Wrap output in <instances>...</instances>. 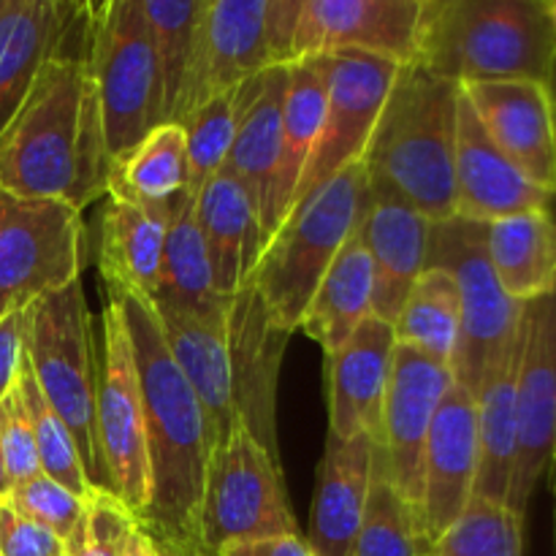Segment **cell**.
<instances>
[{
  "label": "cell",
  "instance_id": "21",
  "mask_svg": "<svg viewBox=\"0 0 556 556\" xmlns=\"http://www.w3.org/2000/svg\"><path fill=\"white\" fill-rule=\"evenodd\" d=\"M456 215L470 223H494L521 212H554L556 195L519 172L478 123L459 87L456 112Z\"/></svg>",
  "mask_w": 556,
  "mask_h": 556
},
{
  "label": "cell",
  "instance_id": "3",
  "mask_svg": "<svg viewBox=\"0 0 556 556\" xmlns=\"http://www.w3.org/2000/svg\"><path fill=\"white\" fill-rule=\"evenodd\" d=\"M456 112L459 85L402 65L364 152L369 185L391 190L429 223L456 215Z\"/></svg>",
  "mask_w": 556,
  "mask_h": 556
},
{
  "label": "cell",
  "instance_id": "56",
  "mask_svg": "<svg viewBox=\"0 0 556 556\" xmlns=\"http://www.w3.org/2000/svg\"><path fill=\"white\" fill-rule=\"evenodd\" d=\"M3 315H9V313H0V318H3Z\"/></svg>",
  "mask_w": 556,
  "mask_h": 556
},
{
  "label": "cell",
  "instance_id": "17",
  "mask_svg": "<svg viewBox=\"0 0 556 556\" xmlns=\"http://www.w3.org/2000/svg\"><path fill=\"white\" fill-rule=\"evenodd\" d=\"M478 418L476 396L459 383L448 389L429 427L421 465L418 527L432 548L434 541L465 514L476 497Z\"/></svg>",
  "mask_w": 556,
  "mask_h": 556
},
{
  "label": "cell",
  "instance_id": "43",
  "mask_svg": "<svg viewBox=\"0 0 556 556\" xmlns=\"http://www.w3.org/2000/svg\"><path fill=\"white\" fill-rule=\"evenodd\" d=\"M0 451H3L5 478L9 489L16 483H25L30 478L41 476V462H38L36 438H33L30 418L22 405L20 391L14 389L0 400Z\"/></svg>",
  "mask_w": 556,
  "mask_h": 556
},
{
  "label": "cell",
  "instance_id": "41",
  "mask_svg": "<svg viewBox=\"0 0 556 556\" xmlns=\"http://www.w3.org/2000/svg\"><path fill=\"white\" fill-rule=\"evenodd\" d=\"M139 525L117 494L92 489L79 527L63 543L65 556H123L130 532Z\"/></svg>",
  "mask_w": 556,
  "mask_h": 556
},
{
  "label": "cell",
  "instance_id": "36",
  "mask_svg": "<svg viewBox=\"0 0 556 556\" xmlns=\"http://www.w3.org/2000/svg\"><path fill=\"white\" fill-rule=\"evenodd\" d=\"M150 299L188 309L206 307V304H215L223 299L215 291V277H212L204 237H201L199 223H195L193 201L185 199L174 206L166 239H163L157 286Z\"/></svg>",
  "mask_w": 556,
  "mask_h": 556
},
{
  "label": "cell",
  "instance_id": "29",
  "mask_svg": "<svg viewBox=\"0 0 556 556\" xmlns=\"http://www.w3.org/2000/svg\"><path fill=\"white\" fill-rule=\"evenodd\" d=\"M286 90L288 68L266 71L264 90L244 114L226 161V166L253 201L266 244L275 237V177L277 161H280Z\"/></svg>",
  "mask_w": 556,
  "mask_h": 556
},
{
  "label": "cell",
  "instance_id": "55",
  "mask_svg": "<svg viewBox=\"0 0 556 556\" xmlns=\"http://www.w3.org/2000/svg\"><path fill=\"white\" fill-rule=\"evenodd\" d=\"M54 556H65V548H63V552H60V554H54Z\"/></svg>",
  "mask_w": 556,
  "mask_h": 556
},
{
  "label": "cell",
  "instance_id": "25",
  "mask_svg": "<svg viewBox=\"0 0 556 556\" xmlns=\"http://www.w3.org/2000/svg\"><path fill=\"white\" fill-rule=\"evenodd\" d=\"M378 448L367 438L340 440L326 434L307 532L315 556H353L367 516Z\"/></svg>",
  "mask_w": 556,
  "mask_h": 556
},
{
  "label": "cell",
  "instance_id": "50",
  "mask_svg": "<svg viewBox=\"0 0 556 556\" xmlns=\"http://www.w3.org/2000/svg\"><path fill=\"white\" fill-rule=\"evenodd\" d=\"M9 494V478H5V467H3V451H0V497Z\"/></svg>",
  "mask_w": 556,
  "mask_h": 556
},
{
  "label": "cell",
  "instance_id": "22",
  "mask_svg": "<svg viewBox=\"0 0 556 556\" xmlns=\"http://www.w3.org/2000/svg\"><path fill=\"white\" fill-rule=\"evenodd\" d=\"M92 3L5 0L0 11V134L25 103L38 71L90 27Z\"/></svg>",
  "mask_w": 556,
  "mask_h": 556
},
{
  "label": "cell",
  "instance_id": "2",
  "mask_svg": "<svg viewBox=\"0 0 556 556\" xmlns=\"http://www.w3.org/2000/svg\"><path fill=\"white\" fill-rule=\"evenodd\" d=\"M106 299L123 313L139 375L150 459V505L141 527L155 541L199 546L201 492L215 445L210 421L168 353L152 299L125 288H106Z\"/></svg>",
  "mask_w": 556,
  "mask_h": 556
},
{
  "label": "cell",
  "instance_id": "54",
  "mask_svg": "<svg viewBox=\"0 0 556 556\" xmlns=\"http://www.w3.org/2000/svg\"><path fill=\"white\" fill-rule=\"evenodd\" d=\"M3 5H5V0H0V11H3Z\"/></svg>",
  "mask_w": 556,
  "mask_h": 556
},
{
  "label": "cell",
  "instance_id": "5",
  "mask_svg": "<svg viewBox=\"0 0 556 556\" xmlns=\"http://www.w3.org/2000/svg\"><path fill=\"white\" fill-rule=\"evenodd\" d=\"M367 204L369 174L362 157L299 201L269 239L248 282L282 329L296 334L309 299L337 253L358 231Z\"/></svg>",
  "mask_w": 556,
  "mask_h": 556
},
{
  "label": "cell",
  "instance_id": "15",
  "mask_svg": "<svg viewBox=\"0 0 556 556\" xmlns=\"http://www.w3.org/2000/svg\"><path fill=\"white\" fill-rule=\"evenodd\" d=\"M454 383L451 367L413 348L396 345L389 394H386L378 467L386 481L416 510L421 503V465L429 427Z\"/></svg>",
  "mask_w": 556,
  "mask_h": 556
},
{
  "label": "cell",
  "instance_id": "53",
  "mask_svg": "<svg viewBox=\"0 0 556 556\" xmlns=\"http://www.w3.org/2000/svg\"><path fill=\"white\" fill-rule=\"evenodd\" d=\"M552 467H554V494H556V445H554V456H552Z\"/></svg>",
  "mask_w": 556,
  "mask_h": 556
},
{
  "label": "cell",
  "instance_id": "13",
  "mask_svg": "<svg viewBox=\"0 0 556 556\" xmlns=\"http://www.w3.org/2000/svg\"><path fill=\"white\" fill-rule=\"evenodd\" d=\"M516 424L519 448L508 505L525 516L556 445V291L521 307Z\"/></svg>",
  "mask_w": 556,
  "mask_h": 556
},
{
  "label": "cell",
  "instance_id": "48",
  "mask_svg": "<svg viewBox=\"0 0 556 556\" xmlns=\"http://www.w3.org/2000/svg\"><path fill=\"white\" fill-rule=\"evenodd\" d=\"M123 556H161V548H157L155 538H152L150 532L139 525L134 532H130Z\"/></svg>",
  "mask_w": 556,
  "mask_h": 556
},
{
  "label": "cell",
  "instance_id": "6",
  "mask_svg": "<svg viewBox=\"0 0 556 556\" xmlns=\"http://www.w3.org/2000/svg\"><path fill=\"white\" fill-rule=\"evenodd\" d=\"M25 358L41 394L74 434L90 486L112 492L98 443V353L81 280L27 304Z\"/></svg>",
  "mask_w": 556,
  "mask_h": 556
},
{
  "label": "cell",
  "instance_id": "51",
  "mask_svg": "<svg viewBox=\"0 0 556 556\" xmlns=\"http://www.w3.org/2000/svg\"><path fill=\"white\" fill-rule=\"evenodd\" d=\"M546 14H548V20H552V30L556 38V0H546Z\"/></svg>",
  "mask_w": 556,
  "mask_h": 556
},
{
  "label": "cell",
  "instance_id": "10",
  "mask_svg": "<svg viewBox=\"0 0 556 556\" xmlns=\"http://www.w3.org/2000/svg\"><path fill=\"white\" fill-rule=\"evenodd\" d=\"M85 237L76 206L0 190V313L81 280Z\"/></svg>",
  "mask_w": 556,
  "mask_h": 556
},
{
  "label": "cell",
  "instance_id": "24",
  "mask_svg": "<svg viewBox=\"0 0 556 556\" xmlns=\"http://www.w3.org/2000/svg\"><path fill=\"white\" fill-rule=\"evenodd\" d=\"M358 233L372 261V315L394 324L413 282L427 269L432 223L391 190L369 185Z\"/></svg>",
  "mask_w": 556,
  "mask_h": 556
},
{
  "label": "cell",
  "instance_id": "46",
  "mask_svg": "<svg viewBox=\"0 0 556 556\" xmlns=\"http://www.w3.org/2000/svg\"><path fill=\"white\" fill-rule=\"evenodd\" d=\"M25 362V309H11L0 318V400L14 389Z\"/></svg>",
  "mask_w": 556,
  "mask_h": 556
},
{
  "label": "cell",
  "instance_id": "20",
  "mask_svg": "<svg viewBox=\"0 0 556 556\" xmlns=\"http://www.w3.org/2000/svg\"><path fill=\"white\" fill-rule=\"evenodd\" d=\"M462 92L500 152L556 195V117L548 81H481Z\"/></svg>",
  "mask_w": 556,
  "mask_h": 556
},
{
  "label": "cell",
  "instance_id": "4",
  "mask_svg": "<svg viewBox=\"0 0 556 556\" xmlns=\"http://www.w3.org/2000/svg\"><path fill=\"white\" fill-rule=\"evenodd\" d=\"M416 63L459 87L548 81L556 38L546 0H424Z\"/></svg>",
  "mask_w": 556,
  "mask_h": 556
},
{
  "label": "cell",
  "instance_id": "12",
  "mask_svg": "<svg viewBox=\"0 0 556 556\" xmlns=\"http://www.w3.org/2000/svg\"><path fill=\"white\" fill-rule=\"evenodd\" d=\"M320 63L326 71L324 125L307 172L293 195V206L307 199L315 188L329 182L342 168L362 161L402 68L391 60L364 52L326 54Z\"/></svg>",
  "mask_w": 556,
  "mask_h": 556
},
{
  "label": "cell",
  "instance_id": "39",
  "mask_svg": "<svg viewBox=\"0 0 556 556\" xmlns=\"http://www.w3.org/2000/svg\"><path fill=\"white\" fill-rule=\"evenodd\" d=\"M429 552L434 556H525V516L505 503L472 497L465 514Z\"/></svg>",
  "mask_w": 556,
  "mask_h": 556
},
{
  "label": "cell",
  "instance_id": "34",
  "mask_svg": "<svg viewBox=\"0 0 556 556\" xmlns=\"http://www.w3.org/2000/svg\"><path fill=\"white\" fill-rule=\"evenodd\" d=\"M396 345L413 348L454 369L459 345V291L443 266H427L402 302L394 324Z\"/></svg>",
  "mask_w": 556,
  "mask_h": 556
},
{
  "label": "cell",
  "instance_id": "23",
  "mask_svg": "<svg viewBox=\"0 0 556 556\" xmlns=\"http://www.w3.org/2000/svg\"><path fill=\"white\" fill-rule=\"evenodd\" d=\"M226 304L228 299H220L206 307L188 309L152 302L168 353L199 396L215 445L242 427L233 407L231 367H228Z\"/></svg>",
  "mask_w": 556,
  "mask_h": 556
},
{
  "label": "cell",
  "instance_id": "26",
  "mask_svg": "<svg viewBox=\"0 0 556 556\" xmlns=\"http://www.w3.org/2000/svg\"><path fill=\"white\" fill-rule=\"evenodd\" d=\"M193 210L210 255L215 291L223 299L233 296L250 280L266 248L253 201L231 168L223 166L195 195Z\"/></svg>",
  "mask_w": 556,
  "mask_h": 556
},
{
  "label": "cell",
  "instance_id": "35",
  "mask_svg": "<svg viewBox=\"0 0 556 556\" xmlns=\"http://www.w3.org/2000/svg\"><path fill=\"white\" fill-rule=\"evenodd\" d=\"M264 79L266 71L233 90L210 98L182 123L188 136V201H195L201 188L226 166L239 125L264 90Z\"/></svg>",
  "mask_w": 556,
  "mask_h": 556
},
{
  "label": "cell",
  "instance_id": "52",
  "mask_svg": "<svg viewBox=\"0 0 556 556\" xmlns=\"http://www.w3.org/2000/svg\"><path fill=\"white\" fill-rule=\"evenodd\" d=\"M548 90H552V101H554V117H556V63L552 76H548ZM556 212V210H554Z\"/></svg>",
  "mask_w": 556,
  "mask_h": 556
},
{
  "label": "cell",
  "instance_id": "9",
  "mask_svg": "<svg viewBox=\"0 0 556 556\" xmlns=\"http://www.w3.org/2000/svg\"><path fill=\"white\" fill-rule=\"evenodd\" d=\"M427 266H443L459 291V345L454 380L476 394L489 364L519 334L521 307L500 286L486 253L483 223L451 217L432 223Z\"/></svg>",
  "mask_w": 556,
  "mask_h": 556
},
{
  "label": "cell",
  "instance_id": "33",
  "mask_svg": "<svg viewBox=\"0 0 556 556\" xmlns=\"http://www.w3.org/2000/svg\"><path fill=\"white\" fill-rule=\"evenodd\" d=\"M326 112V71L320 58L302 60L288 68L286 106H282L280 161L275 177V233L293 206L299 182L313 157Z\"/></svg>",
  "mask_w": 556,
  "mask_h": 556
},
{
  "label": "cell",
  "instance_id": "49",
  "mask_svg": "<svg viewBox=\"0 0 556 556\" xmlns=\"http://www.w3.org/2000/svg\"><path fill=\"white\" fill-rule=\"evenodd\" d=\"M161 548V556H210L201 546L185 541H155Z\"/></svg>",
  "mask_w": 556,
  "mask_h": 556
},
{
  "label": "cell",
  "instance_id": "8",
  "mask_svg": "<svg viewBox=\"0 0 556 556\" xmlns=\"http://www.w3.org/2000/svg\"><path fill=\"white\" fill-rule=\"evenodd\" d=\"M282 465L248 429L237 427L210 454L199 510V546L215 556L223 546L258 538L296 535Z\"/></svg>",
  "mask_w": 556,
  "mask_h": 556
},
{
  "label": "cell",
  "instance_id": "57",
  "mask_svg": "<svg viewBox=\"0 0 556 556\" xmlns=\"http://www.w3.org/2000/svg\"><path fill=\"white\" fill-rule=\"evenodd\" d=\"M427 556H434V554H432V552H429V554H427Z\"/></svg>",
  "mask_w": 556,
  "mask_h": 556
},
{
  "label": "cell",
  "instance_id": "1",
  "mask_svg": "<svg viewBox=\"0 0 556 556\" xmlns=\"http://www.w3.org/2000/svg\"><path fill=\"white\" fill-rule=\"evenodd\" d=\"M87 47L90 27L74 47L41 65L25 103L0 134L5 193L58 199L79 212L106 195L112 157Z\"/></svg>",
  "mask_w": 556,
  "mask_h": 556
},
{
  "label": "cell",
  "instance_id": "37",
  "mask_svg": "<svg viewBox=\"0 0 556 556\" xmlns=\"http://www.w3.org/2000/svg\"><path fill=\"white\" fill-rule=\"evenodd\" d=\"M161 76L163 123H172L195 58L204 0H144Z\"/></svg>",
  "mask_w": 556,
  "mask_h": 556
},
{
  "label": "cell",
  "instance_id": "38",
  "mask_svg": "<svg viewBox=\"0 0 556 556\" xmlns=\"http://www.w3.org/2000/svg\"><path fill=\"white\" fill-rule=\"evenodd\" d=\"M16 391H20L22 405H25L27 418H30L41 472L52 478V481H58L60 486L68 489V492L87 497L92 492V486L85 476V467H81V456L79 448H76L74 434L65 427L63 418L52 410L47 396L41 394L27 358L22 362L20 378H16Z\"/></svg>",
  "mask_w": 556,
  "mask_h": 556
},
{
  "label": "cell",
  "instance_id": "31",
  "mask_svg": "<svg viewBox=\"0 0 556 556\" xmlns=\"http://www.w3.org/2000/svg\"><path fill=\"white\" fill-rule=\"evenodd\" d=\"M369 315H372V261L364 248L362 233L356 231L326 269L318 291L309 299L299 331L318 342L326 356L340 351Z\"/></svg>",
  "mask_w": 556,
  "mask_h": 556
},
{
  "label": "cell",
  "instance_id": "47",
  "mask_svg": "<svg viewBox=\"0 0 556 556\" xmlns=\"http://www.w3.org/2000/svg\"><path fill=\"white\" fill-rule=\"evenodd\" d=\"M215 556H315L307 538L302 532L296 535H275L258 538V541H239L223 546Z\"/></svg>",
  "mask_w": 556,
  "mask_h": 556
},
{
  "label": "cell",
  "instance_id": "18",
  "mask_svg": "<svg viewBox=\"0 0 556 556\" xmlns=\"http://www.w3.org/2000/svg\"><path fill=\"white\" fill-rule=\"evenodd\" d=\"M264 11L266 0H204L195 58L172 123L182 125L210 98L269 71Z\"/></svg>",
  "mask_w": 556,
  "mask_h": 556
},
{
  "label": "cell",
  "instance_id": "32",
  "mask_svg": "<svg viewBox=\"0 0 556 556\" xmlns=\"http://www.w3.org/2000/svg\"><path fill=\"white\" fill-rule=\"evenodd\" d=\"M188 193V136L179 123H161L136 147L114 157L106 195L139 206L174 210Z\"/></svg>",
  "mask_w": 556,
  "mask_h": 556
},
{
  "label": "cell",
  "instance_id": "42",
  "mask_svg": "<svg viewBox=\"0 0 556 556\" xmlns=\"http://www.w3.org/2000/svg\"><path fill=\"white\" fill-rule=\"evenodd\" d=\"M5 500H9L22 516L36 521L38 527L49 530L63 543L74 535L81 516H85L87 505V497L68 492V489L60 486L58 481H52V478L43 476V472L41 476L30 478V481L11 486Z\"/></svg>",
  "mask_w": 556,
  "mask_h": 556
},
{
  "label": "cell",
  "instance_id": "45",
  "mask_svg": "<svg viewBox=\"0 0 556 556\" xmlns=\"http://www.w3.org/2000/svg\"><path fill=\"white\" fill-rule=\"evenodd\" d=\"M304 0H266L264 43L269 68H291L296 63V30Z\"/></svg>",
  "mask_w": 556,
  "mask_h": 556
},
{
  "label": "cell",
  "instance_id": "14",
  "mask_svg": "<svg viewBox=\"0 0 556 556\" xmlns=\"http://www.w3.org/2000/svg\"><path fill=\"white\" fill-rule=\"evenodd\" d=\"M293 331L282 329L261 293L244 282L226 304V345L231 367L233 407L250 438L280 462L277 438V386L286 345Z\"/></svg>",
  "mask_w": 556,
  "mask_h": 556
},
{
  "label": "cell",
  "instance_id": "30",
  "mask_svg": "<svg viewBox=\"0 0 556 556\" xmlns=\"http://www.w3.org/2000/svg\"><path fill=\"white\" fill-rule=\"evenodd\" d=\"M486 253L514 302L548 296L556 291V212H521L486 223Z\"/></svg>",
  "mask_w": 556,
  "mask_h": 556
},
{
  "label": "cell",
  "instance_id": "44",
  "mask_svg": "<svg viewBox=\"0 0 556 556\" xmlns=\"http://www.w3.org/2000/svg\"><path fill=\"white\" fill-rule=\"evenodd\" d=\"M63 541L22 516L5 497H0V556H54Z\"/></svg>",
  "mask_w": 556,
  "mask_h": 556
},
{
  "label": "cell",
  "instance_id": "11",
  "mask_svg": "<svg viewBox=\"0 0 556 556\" xmlns=\"http://www.w3.org/2000/svg\"><path fill=\"white\" fill-rule=\"evenodd\" d=\"M96 427L112 492L141 521L150 505L144 410L128 329L112 299H106V309L101 313Z\"/></svg>",
  "mask_w": 556,
  "mask_h": 556
},
{
  "label": "cell",
  "instance_id": "7",
  "mask_svg": "<svg viewBox=\"0 0 556 556\" xmlns=\"http://www.w3.org/2000/svg\"><path fill=\"white\" fill-rule=\"evenodd\" d=\"M87 63L114 161L163 123L161 76L144 0L92 3Z\"/></svg>",
  "mask_w": 556,
  "mask_h": 556
},
{
  "label": "cell",
  "instance_id": "27",
  "mask_svg": "<svg viewBox=\"0 0 556 556\" xmlns=\"http://www.w3.org/2000/svg\"><path fill=\"white\" fill-rule=\"evenodd\" d=\"M172 212L106 195L96 223V264L101 288H125L144 296L155 293Z\"/></svg>",
  "mask_w": 556,
  "mask_h": 556
},
{
  "label": "cell",
  "instance_id": "28",
  "mask_svg": "<svg viewBox=\"0 0 556 556\" xmlns=\"http://www.w3.org/2000/svg\"><path fill=\"white\" fill-rule=\"evenodd\" d=\"M516 369H519V334L489 364L476 389L478 418V481L476 497L508 505L510 483L519 448L516 424Z\"/></svg>",
  "mask_w": 556,
  "mask_h": 556
},
{
  "label": "cell",
  "instance_id": "40",
  "mask_svg": "<svg viewBox=\"0 0 556 556\" xmlns=\"http://www.w3.org/2000/svg\"><path fill=\"white\" fill-rule=\"evenodd\" d=\"M429 546L413 505L375 467L367 516L353 556H427Z\"/></svg>",
  "mask_w": 556,
  "mask_h": 556
},
{
  "label": "cell",
  "instance_id": "19",
  "mask_svg": "<svg viewBox=\"0 0 556 556\" xmlns=\"http://www.w3.org/2000/svg\"><path fill=\"white\" fill-rule=\"evenodd\" d=\"M394 351V326L369 315L340 351L326 353L329 434L367 438L380 445Z\"/></svg>",
  "mask_w": 556,
  "mask_h": 556
},
{
  "label": "cell",
  "instance_id": "16",
  "mask_svg": "<svg viewBox=\"0 0 556 556\" xmlns=\"http://www.w3.org/2000/svg\"><path fill=\"white\" fill-rule=\"evenodd\" d=\"M421 9L424 0H304L293 49L296 63L337 52L416 63Z\"/></svg>",
  "mask_w": 556,
  "mask_h": 556
}]
</instances>
